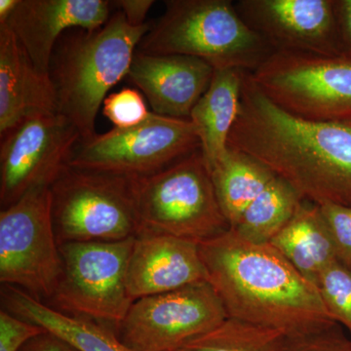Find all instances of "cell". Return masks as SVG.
Masks as SVG:
<instances>
[{"label":"cell","mask_w":351,"mask_h":351,"mask_svg":"<svg viewBox=\"0 0 351 351\" xmlns=\"http://www.w3.org/2000/svg\"><path fill=\"white\" fill-rule=\"evenodd\" d=\"M154 3V1L152 0H119L112 2L113 5L119 7L120 12L125 16L127 22L133 27L147 24L145 17Z\"/></svg>","instance_id":"30"},{"label":"cell","mask_w":351,"mask_h":351,"mask_svg":"<svg viewBox=\"0 0 351 351\" xmlns=\"http://www.w3.org/2000/svg\"><path fill=\"white\" fill-rule=\"evenodd\" d=\"M44 331L43 328L0 311V351H19L29 339Z\"/></svg>","instance_id":"28"},{"label":"cell","mask_w":351,"mask_h":351,"mask_svg":"<svg viewBox=\"0 0 351 351\" xmlns=\"http://www.w3.org/2000/svg\"><path fill=\"white\" fill-rule=\"evenodd\" d=\"M19 351H80L57 335L44 330L38 336L29 339Z\"/></svg>","instance_id":"29"},{"label":"cell","mask_w":351,"mask_h":351,"mask_svg":"<svg viewBox=\"0 0 351 351\" xmlns=\"http://www.w3.org/2000/svg\"><path fill=\"white\" fill-rule=\"evenodd\" d=\"M1 304L2 309L57 335L77 350L132 351L110 328L57 311L14 286H1Z\"/></svg>","instance_id":"18"},{"label":"cell","mask_w":351,"mask_h":351,"mask_svg":"<svg viewBox=\"0 0 351 351\" xmlns=\"http://www.w3.org/2000/svg\"><path fill=\"white\" fill-rule=\"evenodd\" d=\"M58 112L50 75L34 66L7 25H0V136L29 117Z\"/></svg>","instance_id":"17"},{"label":"cell","mask_w":351,"mask_h":351,"mask_svg":"<svg viewBox=\"0 0 351 351\" xmlns=\"http://www.w3.org/2000/svg\"><path fill=\"white\" fill-rule=\"evenodd\" d=\"M20 0H0V25H5Z\"/></svg>","instance_id":"32"},{"label":"cell","mask_w":351,"mask_h":351,"mask_svg":"<svg viewBox=\"0 0 351 351\" xmlns=\"http://www.w3.org/2000/svg\"><path fill=\"white\" fill-rule=\"evenodd\" d=\"M335 13L343 49L351 54V0H335Z\"/></svg>","instance_id":"31"},{"label":"cell","mask_w":351,"mask_h":351,"mask_svg":"<svg viewBox=\"0 0 351 351\" xmlns=\"http://www.w3.org/2000/svg\"><path fill=\"white\" fill-rule=\"evenodd\" d=\"M151 27H133L119 11L100 29L64 34L57 44L49 75L58 112L76 127L82 142L97 135L95 122L108 92L128 75L138 44Z\"/></svg>","instance_id":"3"},{"label":"cell","mask_w":351,"mask_h":351,"mask_svg":"<svg viewBox=\"0 0 351 351\" xmlns=\"http://www.w3.org/2000/svg\"><path fill=\"white\" fill-rule=\"evenodd\" d=\"M135 237L117 242H69L59 245L62 272L48 306L87 318L117 332L133 300L127 267Z\"/></svg>","instance_id":"7"},{"label":"cell","mask_w":351,"mask_h":351,"mask_svg":"<svg viewBox=\"0 0 351 351\" xmlns=\"http://www.w3.org/2000/svg\"><path fill=\"white\" fill-rule=\"evenodd\" d=\"M61 272L51 189H34L0 212V282L48 302Z\"/></svg>","instance_id":"9"},{"label":"cell","mask_w":351,"mask_h":351,"mask_svg":"<svg viewBox=\"0 0 351 351\" xmlns=\"http://www.w3.org/2000/svg\"><path fill=\"white\" fill-rule=\"evenodd\" d=\"M246 71L215 69L211 83L191 113L200 140V151L208 169L228 151V137L240 108L242 84Z\"/></svg>","instance_id":"19"},{"label":"cell","mask_w":351,"mask_h":351,"mask_svg":"<svg viewBox=\"0 0 351 351\" xmlns=\"http://www.w3.org/2000/svg\"><path fill=\"white\" fill-rule=\"evenodd\" d=\"M304 278L315 284L321 272L339 262L319 207L302 203L297 213L269 242Z\"/></svg>","instance_id":"20"},{"label":"cell","mask_w":351,"mask_h":351,"mask_svg":"<svg viewBox=\"0 0 351 351\" xmlns=\"http://www.w3.org/2000/svg\"><path fill=\"white\" fill-rule=\"evenodd\" d=\"M207 281L133 302L117 336L132 351H179L228 319Z\"/></svg>","instance_id":"11"},{"label":"cell","mask_w":351,"mask_h":351,"mask_svg":"<svg viewBox=\"0 0 351 351\" xmlns=\"http://www.w3.org/2000/svg\"><path fill=\"white\" fill-rule=\"evenodd\" d=\"M200 149V140L191 119L151 112L130 128H113L90 140L80 141L69 165L144 178L169 167Z\"/></svg>","instance_id":"10"},{"label":"cell","mask_w":351,"mask_h":351,"mask_svg":"<svg viewBox=\"0 0 351 351\" xmlns=\"http://www.w3.org/2000/svg\"><path fill=\"white\" fill-rule=\"evenodd\" d=\"M287 337L271 328L228 317L211 332L186 343L182 351H286Z\"/></svg>","instance_id":"23"},{"label":"cell","mask_w":351,"mask_h":351,"mask_svg":"<svg viewBox=\"0 0 351 351\" xmlns=\"http://www.w3.org/2000/svg\"><path fill=\"white\" fill-rule=\"evenodd\" d=\"M237 12L276 52L345 54L335 0H239Z\"/></svg>","instance_id":"13"},{"label":"cell","mask_w":351,"mask_h":351,"mask_svg":"<svg viewBox=\"0 0 351 351\" xmlns=\"http://www.w3.org/2000/svg\"><path fill=\"white\" fill-rule=\"evenodd\" d=\"M304 201L295 189L276 177L230 228L252 243H269L293 219Z\"/></svg>","instance_id":"22"},{"label":"cell","mask_w":351,"mask_h":351,"mask_svg":"<svg viewBox=\"0 0 351 351\" xmlns=\"http://www.w3.org/2000/svg\"><path fill=\"white\" fill-rule=\"evenodd\" d=\"M318 207L331 233L339 262L351 269V206L324 203Z\"/></svg>","instance_id":"26"},{"label":"cell","mask_w":351,"mask_h":351,"mask_svg":"<svg viewBox=\"0 0 351 351\" xmlns=\"http://www.w3.org/2000/svg\"><path fill=\"white\" fill-rule=\"evenodd\" d=\"M80 140L76 127L59 112L29 117L1 136V209L32 189L50 188L68 167Z\"/></svg>","instance_id":"12"},{"label":"cell","mask_w":351,"mask_h":351,"mask_svg":"<svg viewBox=\"0 0 351 351\" xmlns=\"http://www.w3.org/2000/svg\"><path fill=\"white\" fill-rule=\"evenodd\" d=\"M228 147L263 164L304 200L351 206V119L317 121L293 114L270 100L246 71Z\"/></svg>","instance_id":"1"},{"label":"cell","mask_w":351,"mask_h":351,"mask_svg":"<svg viewBox=\"0 0 351 351\" xmlns=\"http://www.w3.org/2000/svg\"><path fill=\"white\" fill-rule=\"evenodd\" d=\"M214 71L211 64L198 58L149 55L137 50L128 76L142 90L154 113L189 119Z\"/></svg>","instance_id":"16"},{"label":"cell","mask_w":351,"mask_h":351,"mask_svg":"<svg viewBox=\"0 0 351 351\" xmlns=\"http://www.w3.org/2000/svg\"><path fill=\"white\" fill-rule=\"evenodd\" d=\"M207 281L197 242L162 233L140 232L127 267L134 302Z\"/></svg>","instance_id":"15"},{"label":"cell","mask_w":351,"mask_h":351,"mask_svg":"<svg viewBox=\"0 0 351 351\" xmlns=\"http://www.w3.org/2000/svg\"><path fill=\"white\" fill-rule=\"evenodd\" d=\"M138 204L140 232L199 243L230 228L200 149L156 174L138 178Z\"/></svg>","instance_id":"6"},{"label":"cell","mask_w":351,"mask_h":351,"mask_svg":"<svg viewBox=\"0 0 351 351\" xmlns=\"http://www.w3.org/2000/svg\"><path fill=\"white\" fill-rule=\"evenodd\" d=\"M198 247L207 282L228 317L278 330L287 338L337 325L315 284L271 244L252 243L230 228Z\"/></svg>","instance_id":"2"},{"label":"cell","mask_w":351,"mask_h":351,"mask_svg":"<svg viewBox=\"0 0 351 351\" xmlns=\"http://www.w3.org/2000/svg\"><path fill=\"white\" fill-rule=\"evenodd\" d=\"M165 6L162 17L138 44L140 52L195 57L215 69L248 73L274 53L230 0H170Z\"/></svg>","instance_id":"4"},{"label":"cell","mask_w":351,"mask_h":351,"mask_svg":"<svg viewBox=\"0 0 351 351\" xmlns=\"http://www.w3.org/2000/svg\"><path fill=\"white\" fill-rule=\"evenodd\" d=\"M215 193L230 228L276 176L253 157L228 151L209 170Z\"/></svg>","instance_id":"21"},{"label":"cell","mask_w":351,"mask_h":351,"mask_svg":"<svg viewBox=\"0 0 351 351\" xmlns=\"http://www.w3.org/2000/svg\"><path fill=\"white\" fill-rule=\"evenodd\" d=\"M250 75L270 100L293 114L351 119V54L276 52Z\"/></svg>","instance_id":"8"},{"label":"cell","mask_w":351,"mask_h":351,"mask_svg":"<svg viewBox=\"0 0 351 351\" xmlns=\"http://www.w3.org/2000/svg\"><path fill=\"white\" fill-rule=\"evenodd\" d=\"M103 113L115 128L138 125L151 114L142 95L131 88L108 95L103 103Z\"/></svg>","instance_id":"25"},{"label":"cell","mask_w":351,"mask_h":351,"mask_svg":"<svg viewBox=\"0 0 351 351\" xmlns=\"http://www.w3.org/2000/svg\"><path fill=\"white\" fill-rule=\"evenodd\" d=\"M110 1L105 0H20L5 25L39 73L49 75L59 39L69 29L96 31L107 24Z\"/></svg>","instance_id":"14"},{"label":"cell","mask_w":351,"mask_h":351,"mask_svg":"<svg viewBox=\"0 0 351 351\" xmlns=\"http://www.w3.org/2000/svg\"><path fill=\"white\" fill-rule=\"evenodd\" d=\"M286 351H351V339L337 324L313 334L287 338Z\"/></svg>","instance_id":"27"},{"label":"cell","mask_w":351,"mask_h":351,"mask_svg":"<svg viewBox=\"0 0 351 351\" xmlns=\"http://www.w3.org/2000/svg\"><path fill=\"white\" fill-rule=\"evenodd\" d=\"M50 189L59 245L123 241L140 232L138 178L69 165Z\"/></svg>","instance_id":"5"},{"label":"cell","mask_w":351,"mask_h":351,"mask_svg":"<svg viewBox=\"0 0 351 351\" xmlns=\"http://www.w3.org/2000/svg\"><path fill=\"white\" fill-rule=\"evenodd\" d=\"M179 351H182V350H179Z\"/></svg>","instance_id":"33"},{"label":"cell","mask_w":351,"mask_h":351,"mask_svg":"<svg viewBox=\"0 0 351 351\" xmlns=\"http://www.w3.org/2000/svg\"><path fill=\"white\" fill-rule=\"evenodd\" d=\"M316 287L323 304L337 324L351 334V269L339 262L321 272Z\"/></svg>","instance_id":"24"}]
</instances>
